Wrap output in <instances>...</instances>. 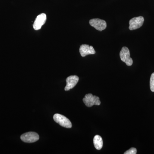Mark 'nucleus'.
<instances>
[{
    "label": "nucleus",
    "mask_w": 154,
    "mask_h": 154,
    "mask_svg": "<svg viewBox=\"0 0 154 154\" xmlns=\"http://www.w3.org/2000/svg\"><path fill=\"white\" fill-rule=\"evenodd\" d=\"M79 52L82 57H85L90 54H96V51L93 46L86 44H83L81 45Z\"/></svg>",
    "instance_id": "6e6552de"
},
{
    "label": "nucleus",
    "mask_w": 154,
    "mask_h": 154,
    "mask_svg": "<svg viewBox=\"0 0 154 154\" xmlns=\"http://www.w3.org/2000/svg\"><path fill=\"white\" fill-rule=\"evenodd\" d=\"M79 81V77L77 75L70 76L66 79V85L65 91H69L74 88Z\"/></svg>",
    "instance_id": "1a4fd4ad"
},
{
    "label": "nucleus",
    "mask_w": 154,
    "mask_h": 154,
    "mask_svg": "<svg viewBox=\"0 0 154 154\" xmlns=\"http://www.w3.org/2000/svg\"><path fill=\"white\" fill-rule=\"evenodd\" d=\"M137 149L135 148H131L128 150L127 151L124 153V154H137Z\"/></svg>",
    "instance_id": "f8f14e48"
},
{
    "label": "nucleus",
    "mask_w": 154,
    "mask_h": 154,
    "mask_svg": "<svg viewBox=\"0 0 154 154\" xmlns=\"http://www.w3.org/2000/svg\"><path fill=\"white\" fill-rule=\"evenodd\" d=\"M144 22V19L142 16L132 18L129 21V30H135L140 28L143 25Z\"/></svg>",
    "instance_id": "39448f33"
},
{
    "label": "nucleus",
    "mask_w": 154,
    "mask_h": 154,
    "mask_svg": "<svg viewBox=\"0 0 154 154\" xmlns=\"http://www.w3.org/2000/svg\"><path fill=\"white\" fill-rule=\"evenodd\" d=\"M83 101L86 106L88 107H91L94 105H99L101 104L99 97L91 94H86Z\"/></svg>",
    "instance_id": "f257e3e1"
},
{
    "label": "nucleus",
    "mask_w": 154,
    "mask_h": 154,
    "mask_svg": "<svg viewBox=\"0 0 154 154\" xmlns=\"http://www.w3.org/2000/svg\"><path fill=\"white\" fill-rule=\"evenodd\" d=\"M89 24L95 29L100 31L105 30L107 28V23L105 20L99 19H93L89 21Z\"/></svg>",
    "instance_id": "423d86ee"
},
{
    "label": "nucleus",
    "mask_w": 154,
    "mask_h": 154,
    "mask_svg": "<svg viewBox=\"0 0 154 154\" xmlns=\"http://www.w3.org/2000/svg\"><path fill=\"white\" fill-rule=\"evenodd\" d=\"M46 21V15L45 14H39L36 17L33 25L34 30H38L41 29L42 25H44Z\"/></svg>",
    "instance_id": "0eeeda50"
},
{
    "label": "nucleus",
    "mask_w": 154,
    "mask_h": 154,
    "mask_svg": "<svg viewBox=\"0 0 154 154\" xmlns=\"http://www.w3.org/2000/svg\"><path fill=\"white\" fill-rule=\"evenodd\" d=\"M94 143L95 148L97 150H100L103 147V140L102 137L99 135H96L94 138Z\"/></svg>",
    "instance_id": "9d476101"
},
{
    "label": "nucleus",
    "mask_w": 154,
    "mask_h": 154,
    "mask_svg": "<svg viewBox=\"0 0 154 154\" xmlns=\"http://www.w3.org/2000/svg\"><path fill=\"white\" fill-rule=\"evenodd\" d=\"M150 87L151 91L154 92V72L152 74L150 80Z\"/></svg>",
    "instance_id": "9b49d317"
},
{
    "label": "nucleus",
    "mask_w": 154,
    "mask_h": 154,
    "mask_svg": "<svg viewBox=\"0 0 154 154\" xmlns=\"http://www.w3.org/2000/svg\"><path fill=\"white\" fill-rule=\"evenodd\" d=\"M38 135L36 132H29L25 133L22 134L21 136V139L24 142L27 143H33L39 140Z\"/></svg>",
    "instance_id": "20e7f679"
},
{
    "label": "nucleus",
    "mask_w": 154,
    "mask_h": 154,
    "mask_svg": "<svg viewBox=\"0 0 154 154\" xmlns=\"http://www.w3.org/2000/svg\"><path fill=\"white\" fill-rule=\"evenodd\" d=\"M54 120L60 126L70 128L72 127V124L70 121L66 116L61 114L56 113L54 115Z\"/></svg>",
    "instance_id": "f03ea898"
},
{
    "label": "nucleus",
    "mask_w": 154,
    "mask_h": 154,
    "mask_svg": "<svg viewBox=\"0 0 154 154\" xmlns=\"http://www.w3.org/2000/svg\"><path fill=\"white\" fill-rule=\"evenodd\" d=\"M120 59L123 62L125 63L128 66H131L133 64V60L130 57V52L129 49L126 47L122 48L119 53Z\"/></svg>",
    "instance_id": "7ed1b4c3"
}]
</instances>
